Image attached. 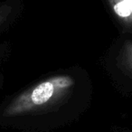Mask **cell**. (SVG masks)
Listing matches in <instances>:
<instances>
[{
    "mask_svg": "<svg viewBox=\"0 0 132 132\" xmlns=\"http://www.w3.org/2000/svg\"><path fill=\"white\" fill-rule=\"evenodd\" d=\"M75 80L68 74H58L33 85L15 98L4 110L5 117H16L48 110L69 97Z\"/></svg>",
    "mask_w": 132,
    "mask_h": 132,
    "instance_id": "1",
    "label": "cell"
},
{
    "mask_svg": "<svg viewBox=\"0 0 132 132\" xmlns=\"http://www.w3.org/2000/svg\"><path fill=\"white\" fill-rule=\"evenodd\" d=\"M108 3L121 26L132 32V0H108Z\"/></svg>",
    "mask_w": 132,
    "mask_h": 132,
    "instance_id": "2",
    "label": "cell"
},
{
    "mask_svg": "<svg viewBox=\"0 0 132 132\" xmlns=\"http://www.w3.org/2000/svg\"><path fill=\"white\" fill-rule=\"evenodd\" d=\"M122 62L127 71L132 74V41H126L122 48Z\"/></svg>",
    "mask_w": 132,
    "mask_h": 132,
    "instance_id": "3",
    "label": "cell"
},
{
    "mask_svg": "<svg viewBox=\"0 0 132 132\" xmlns=\"http://www.w3.org/2000/svg\"><path fill=\"white\" fill-rule=\"evenodd\" d=\"M8 16H9V15H8V14L0 11V26H2V24L6 22V20L7 19Z\"/></svg>",
    "mask_w": 132,
    "mask_h": 132,
    "instance_id": "4",
    "label": "cell"
}]
</instances>
